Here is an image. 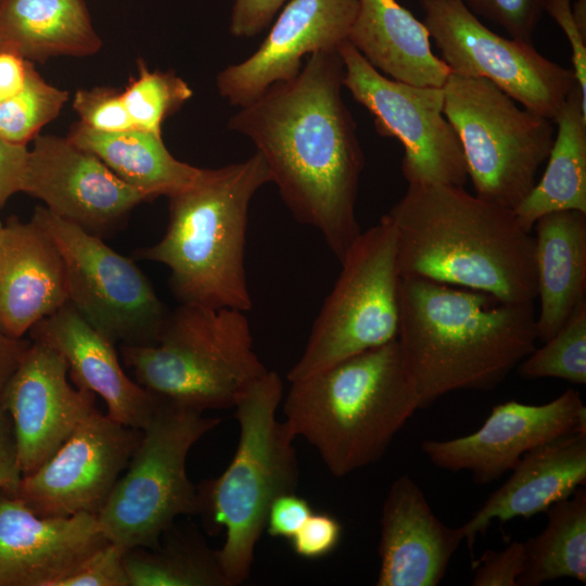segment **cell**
Wrapping results in <instances>:
<instances>
[{"label":"cell","mask_w":586,"mask_h":586,"mask_svg":"<svg viewBox=\"0 0 586 586\" xmlns=\"http://www.w3.org/2000/svg\"><path fill=\"white\" fill-rule=\"evenodd\" d=\"M343 77L339 49L314 52L297 76L270 85L228 124L252 140L293 217L318 230L340 263L361 233L365 165Z\"/></svg>","instance_id":"cell-1"},{"label":"cell","mask_w":586,"mask_h":586,"mask_svg":"<svg viewBox=\"0 0 586 586\" xmlns=\"http://www.w3.org/2000/svg\"><path fill=\"white\" fill-rule=\"evenodd\" d=\"M396 341L420 408L460 390L492 391L535 348L533 302L400 277Z\"/></svg>","instance_id":"cell-2"},{"label":"cell","mask_w":586,"mask_h":586,"mask_svg":"<svg viewBox=\"0 0 586 586\" xmlns=\"http://www.w3.org/2000/svg\"><path fill=\"white\" fill-rule=\"evenodd\" d=\"M397 237L400 277L489 293L511 303L536 298L535 240L513 209L463 187L408 184L385 215Z\"/></svg>","instance_id":"cell-3"},{"label":"cell","mask_w":586,"mask_h":586,"mask_svg":"<svg viewBox=\"0 0 586 586\" xmlns=\"http://www.w3.org/2000/svg\"><path fill=\"white\" fill-rule=\"evenodd\" d=\"M420 408L396 340L291 382L283 413L336 477L379 461Z\"/></svg>","instance_id":"cell-4"},{"label":"cell","mask_w":586,"mask_h":586,"mask_svg":"<svg viewBox=\"0 0 586 586\" xmlns=\"http://www.w3.org/2000/svg\"><path fill=\"white\" fill-rule=\"evenodd\" d=\"M268 182L271 176L259 152L205 169L195 184L169 196L163 238L133 255L169 269V286L180 304L250 310L244 265L249 208Z\"/></svg>","instance_id":"cell-5"},{"label":"cell","mask_w":586,"mask_h":586,"mask_svg":"<svg viewBox=\"0 0 586 586\" xmlns=\"http://www.w3.org/2000/svg\"><path fill=\"white\" fill-rule=\"evenodd\" d=\"M281 398L282 382L275 371L267 370L247 387L234 405L240 432L232 460L219 476L196 486L198 514L206 531L226 533L217 555L229 586L250 577L271 502L297 488L295 436L276 417Z\"/></svg>","instance_id":"cell-6"},{"label":"cell","mask_w":586,"mask_h":586,"mask_svg":"<svg viewBox=\"0 0 586 586\" xmlns=\"http://www.w3.org/2000/svg\"><path fill=\"white\" fill-rule=\"evenodd\" d=\"M124 364L155 396L200 411L234 407L267 372L242 310L180 304L153 345L122 344Z\"/></svg>","instance_id":"cell-7"},{"label":"cell","mask_w":586,"mask_h":586,"mask_svg":"<svg viewBox=\"0 0 586 586\" xmlns=\"http://www.w3.org/2000/svg\"><path fill=\"white\" fill-rule=\"evenodd\" d=\"M203 411L165 399L97 514L107 540L125 549L156 547L180 515L198 514L196 486L186 463L190 449L219 424Z\"/></svg>","instance_id":"cell-8"},{"label":"cell","mask_w":586,"mask_h":586,"mask_svg":"<svg viewBox=\"0 0 586 586\" xmlns=\"http://www.w3.org/2000/svg\"><path fill=\"white\" fill-rule=\"evenodd\" d=\"M444 113L462 146L475 195L515 209L536 183L555 139L552 120L485 78L449 74Z\"/></svg>","instance_id":"cell-9"},{"label":"cell","mask_w":586,"mask_h":586,"mask_svg":"<svg viewBox=\"0 0 586 586\" xmlns=\"http://www.w3.org/2000/svg\"><path fill=\"white\" fill-rule=\"evenodd\" d=\"M340 264L305 349L288 373L290 382L397 337L400 273L391 220L384 215L361 231Z\"/></svg>","instance_id":"cell-10"},{"label":"cell","mask_w":586,"mask_h":586,"mask_svg":"<svg viewBox=\"0 0 586 586\" xmlns=\"http://www.w3.org/2000/svg\"><path fill=\"white\" fill-rule=\"evenodd\" d=\"M34 220L58 247L68 303L113 343L156 344L169 311L135 262L47 207Z\"/></svg>","instance_id":"cell-11"},{"label":"cell","mask_w":586,"mask_h":586,"mask_svg":"<svg viewBox=\"0 0 586 586\" xmlns=\"http://www.w3.org/2000/svg\"><path fill=\"white\" fill-rule=\"evenodd\" d=\"M343 86L374 117L381 136L403 143L402 173L408 184L463 187L468 179L459 138L444 113L443 87L416 86L374 68L348 41L339 47Z\"/></svg>","instance_id":"cell-12"},{"label":"cell","mask_w":586,"mask_h":586,"mask_svg":"<svg viewBox=\"0 0 586 586\" xmlns=\"http://www.w3.org/2000/svg\"><path fill=\"white\" fill-rule=\"evenodd\" d=\"M423 24L451 74L485 78L524 109L555 122L577 84L572 68L483 25L461 0H422Z\"/></svg>","instance_id":"cell-13"},{"label":"cell","mask_w":586,"mask_h":586,"mask_svg":"<svg viewBox=\"0 0 586 586\" xmlns=\"http://www.w3.org/2000/svg\"><path fill=\"white\" fill-rule=\"evenodd\" d=\"M140 436L94 408L13 494L41 517L98 514Z\"/></svg>","instance_id":"cell-14"},{"label":"cell","mask_w":586,"mask_h":586,"mask_svg":"<svg viewBox=\"0 0 586 586\" xmlns=\"http://www.w3.org/2000/svg\"><path fill=\"white\" fill-rule=\"evenodd\" d=\"M576 432H586V407L577 391L568 390L543 405H496L477 431L448 441L425 440L421 449L436 467L470 471L475 483L486 484L512 470L527 451Z\"/></svg>","instance_id":"cell-15"},{"label":"cell","mask_w":586,"mask_h":586,"mask_svg":"<svg viewBox=\"0 0 586 586\" xmlns=\"http://www.w3.org/2000/svg\"><path fill=\"white\" fill-rule=\"evenodd\" d=\"M22 192L99 237L148 200L94 154L55 136L35 138Z\"/></svg>","instance_id":"cell-16"},{"label":"cell","mask_w":586,"mask_h":586,"mask_svg":"<svg viewBox=\"0 0 586 586\" xmlns=\"http://www.w3.org/2000/svg\"><path fill=\"white\" fill-rule=\"evenodd\" d=\"M62 356L31 341L0 393L14 433L22 475L49 458L95 408L92 392L72 386Z\"/></svg>","instance_id":"cell-17"},{"label":"cell","mask_w":586,"mask_h":586,"mask_svg":"<svg viewBox=\"0 0 586 586\" xmlns=\"http://www.w3.org/2000/svg\"><path fill=\"white\" fill-rule=\"evenodd\" d=\"M357 10L358 0H292L252 55L217 75L219 93L242 107L270 85L294 78L304 56L348 40Z\"/></svg>","instance_id":"cell-18"},{"label":"cell","mask_w":586,"mask_h":586,"mask_svg":"<svg viewBox=\"0 0 586 586\" xmlns=\"http://www.w3.org/2000/svg\"><path fill=\"white\" fill-rule=\"evenodd\" d=\"M107 542L97 514L41 517L0 491V586H55Z\"/></svg>","instance_id":"cell-19"},{"label":"cell","mask_w":586,"mask_h":586,"mask_svg":"<svg viewBox=\"0 0 586 586\" xmlns=\"http://www.w3.org/2000/svg\"><path fill=\"white\" fill-rule=\"evenodd\" d=\"M28 333L31 341L62 356L75 386L99 395L107 416L136 430L146 425L161 398L126 374L115 343L94 329L72 304L66 303L41 319Z\"/></svg>","instance_id":"cell-20"},{"label":"cell","mask_w":586,"mask_h":586,"mask_svg":"<svg viewBox=\"0 0 586 586\" xmlns=\"http://www.w3.org/2000/svg\"><path fill=\"white\" fill-rule=\"evenodd\" d=\"M380 524L377 586H436L464 539L461 526L449 527L435 517L408 475L392 483Z\"/></svg>","instance_id":"cell-21"},{"label":"cell","mask_w":586,"mask_h":586,"mask_svg":"<svg viewBox=\"0 0 586 586\" xmlns=\"http://www.w3.org/2000/svg\"><path fill=\"white\" fill-rule=\"evenodd\" d=\"M66 303L58 247L34 220L10 217L0 230V330L22 339Z\"/></svg>","instance_id":"cell-22"},{"label":"cell","mask_w":586,"mask_h":586,"mask_svg":"<svg viewBox=\"0 0 586 586\" xmlns=\"http://www.w3.org/2000/svg\"><path fill=\"white\" fill-rule=\"evenodd\" d=\"M585 484L586 432L572 433L527 451L510 477L461 526L469 548L493 520L505 523L546 512Z\"/></svg>","instance_id":"cell-23"},{"label":"cell","mask_w":586,"mask_h":586,"mask_svg":"<svg viewBox=\"0 0 586 586\" xmlns=\"http://www.w3.org/2000/svg\"><path fill=\"white\" fill-rule=\"evenodd\" d=\"M348 41L385 76L443 87L449 68L431 50L424 24L396 0H358Z\"/></svg>","instance_id":"cell-24"},{"label":"cell","mask_w":586,"mask_h":586,"mask_svg":"<svg viewBox=\"0 0 586 586\" xmlns=\"http://www.w3.org/2000/svg\"><path fill=\"white\" fill-rule=\"evenodd\" d=\"M538 341L549 340L586 301V213L560 211L534 224Z\"/></svg>","instance_id":"cell-25"},{"label":"cell","mask_w":586,"mask_h":586,"mask_svg":"<svg viewBox=\"0 0 586 586\" xmlns=\"http://www.w3.org/2000/svg\"><path fill=\"white\" fill-rule=\"evenodd\" d=\"M101 47L84 0H0V50L27 61L86 56Z\"/></svg>","instance_id":"cell-26"},{"label":"cell","mask_w":586,"mask_h":586,"mask_svg":"<svg viewBox=\"0 0 586 586\" xmlns=\"http://www.w3.org/2000/svg\"><path fill=\"white\" fill-rule=\"evenodd\" d=\"M67 138L99 157L119 179L146 199L180 193L195 184L205 171L174 157L162 135L137 127L101 132L79 123Z\"/></svg>","instance_id":"cell-27"},{"label":"cell","mask_w":586,"mask_h":586,"mask_svg":"<svg viewBox=\"0 0 586 586\" xmlns=\"http://www.w3.org/2000/svg\"><path fill=\"white\" fill-rule=\"evenodd\" d=\"M557 133L539 179L514 209L532 232L542 216L560 211L586 213V99L576 84L555 119Z\"/></svg>","instance_id":"cell-28"},{"label":"cell","mask_w":586,"mask_h":586,"mask_svg":"<svg viewBox=\"0 0 586 586\" xmlns=\"http://www.w3.org/2000/svg\"><path fill=\"white\" fill-rule=\"evenodd\" d=\"M548 523L537 536L524 542L525 565L517 586H539L561 577L586 583V492L578 487L572 498L547 509Z\"/></svg>","instance_id":"cell-29"},{"label":"cell","mask_w":586,"mask_h":586,"mask_svg":"<svg viewBox=\"0 0 586 586\" xmlns=\"http://www.w3.org/2000/svg\"><path fill=\"white\" fill-rule=\"evenodd\" d=\"M128 586H229L217 550L174 525L153 548H131L124 555Z\"/></svg>","instance_id":"cell-30"},{"label":"cell","mask_w":586,"mask_h":586,"mask_svg":"<svg viewBox=\"0 0 586 586\" xmlns=\"http://www.w3.org/2000/svg\"><path fill=\"white\" fill-rule=\"evenodd\" d=\"M518 371L527 379L557 378L573 384L586 383V301L542 347L518 365Z\"/></svg>","instance_id":"cell-31"},{"label":"cell","mask_w":586,"mask_h":586,"mask_svg":"<svg viewBox=\"0 0 586 586\" xmlns=\"http://www.w3.org/2000/svg\"><path fill=\"white\" fill-rule=\"evenodd\" d=\"M67 99L66 91L48 84L33 66L24 87L0 103V136L27 145L59 115Z\"/></svg>","instance_id":"cell-32"},{"label":"cell","mask_w":586,"mask_h":586,"mask_svg":"<svg viewBox=\"0 0 586 586\" xmlns=\"http://www.w3.org/2000/svg\"><path fill=\"white\" fill-rule=\"evenodd\" d=\"M122 94L133 126L162 135L163 122L192 97V89L175 74L151 72L140 63L138 77Z\"/></svg>","instance_id":"cell-33"},{"label":"cell","mask_w":586,"mask_h":586,"mask_svg":"<svg viewBox=\"0 0 586 586\" xmlns=\"http://www.w3.org/2000/svg\"><path fill=\"white\" fill-rule=\"evenodd\" d=\"M474 14L501 28L511 38L532 42L533 33L543 15L545 0H461Z\"/></svg>","instance_id":"cell-34"},{"label":"cell","mask_w":586,"mask_h":586,"mask_svg":"<svg viewBox=\"0 0 586 586\" xmlns=\"http://www.w3.org/2000/svg\"><path fill=\"white\" fill-rule=\"evenodd\" d=\"M73 107L80 117V124L97 131L117 132L135 127L122 92L115 89L78 90Z\"/></svg>","instance_id":"cell-35"},{"label":"cell","mask_w":586,"mask_h":586,"mask_svg":"<svg viewBox=\"0 0 586 586\" xmlns=\"http://www.w3.org/2000/svg\"><path fill=\"white\" fill-rule=\"evenodd\" d=\"M126 550L109 540L55 586H128L124 568Z\"/></svg>","instance_id":"cell-36"},{"label":"cell","mask_w":586,"mask_h":586,"mask_svg":"<svg viewBox=\"0 0 586 586\" xmlns=\"http://www.w3.org/2000/svg\"><path fill=\"white\" fill-rule=\"evenodd\" d=\"M342 536L340 521L328 512H313L290 539L294 553L316 560L335 550Z\"/></svg>","instance_id":"cell-37"},{"label":"cell","mask_w":586,"mask_h":586,"mask_svg":"<svg viewBox=\"0 0 586 586\" xmlns=\"http://www.w3.org/2000/svg\"><path fill=\"white\" fill-rule=\"evenodd\" d=\"M525 565L524 543L512 542L500 551L486 550L473 563L474 586H517Z\"/></svg>","instance_id":"cell-38"},{"label":"cell","mask_w":586,"mask_h":586,"mask_svg":"<svg viewBox=\"0 0 586 586\" xmlns=\"http://www.w3.org/2000/svg\"><path fill=\"white\" fill-rule=\"evenodd\" d=\"M313 512L310 504L295 492L282 494L269 507L265 530L271 537L290 540Z\"/></svg>","instance_id":"cell-39"},{"label":"cell","mask_w":586,"mask_h":586,"mask_svg":"<svg viewBox=\"0 0 586 586\" xmlns=\"http://www.w3.org/2000/svg\"><path fill=\"white\" fill-rule=\"evenodd\" d=\"M546 11L568 37L572 50L573 72L586 99V33L576 25L572 14V0H545Z\"/></svg>","instance_id":"cell-40"},{"label":"cell","mask_w":586,"mask_h":586,"mask_svg":"<svg viewBox=\"0 0 586 586\" xmlns=\"http://www.w3.org/2000/svg\"><path fill=\"white\" fill-rule=\"evenodd\" d=\"M285 0H234L230 33L235 37H253L273 18Z\"/></svg>","instance_id":"cell-41"},{"label":"cell","mask_w":586,"mask_h":586,"mask_svg":"<svg viewBox=\"0 0 586 586\" xmlns=\"http://www.w3.org/2000/svg\"><path fill=\"white\" fill-rule=\"evenodd\" d=\"M29 150L0 136V208L15 193L23 191Z\"/></svg>","instance_id":"cell-42"},{"label":"cell","mask_w":586,"mask_h":586,"mask_svg":"<svg viewBox=\"0 0 586 586\" xmlns=\"http://www.w3.org/2000/svg\"><path fill=\"white\" fill-rule=\"evenodd\" d=\"M21 476L12 422L0 399V491L13 493Z\"/></svg>","instance_id":"cell-43"},{"label":"cell","mask_w":586,"mask_h":586,"mask_svg":"<svg viewBox=\"0 0 586 586\" xmlns=\"http://www.w3.org/2000/svg\"><path fill=\"white\" fill-rule=\"evenodd\" d=\"M33 64L8 51L0 50V103L17 93L25 85Z\"/></svg>","instance_id":"cell-44"},{"label":"cell","mask_w":586,"mask_h":586,"mask_svg":"<svg viewBox=\"0 0 586 586\" xmlns=\"http://www.w3.org/2000/svg\"><path fill=\"white\" fill-rule=\"evenodd\" d=\"M30 341L14 339L0 330V393L20 365Z\"/></svg>","instance_id":"cell-45"},{"label":"cell","mask_w":586,"mask_h":586,"mask_svg":"<svg viewBox=\"0 0 586 586\" xmlns=\"http://www.w3.org/2000/svg\"><path fill=\"white\" fill-rule=\"evenodd\" d=\"M2 226H3V224L0 221V230H1Z\"/></svg>","instance_id":"cell-46"}]
</instances>
